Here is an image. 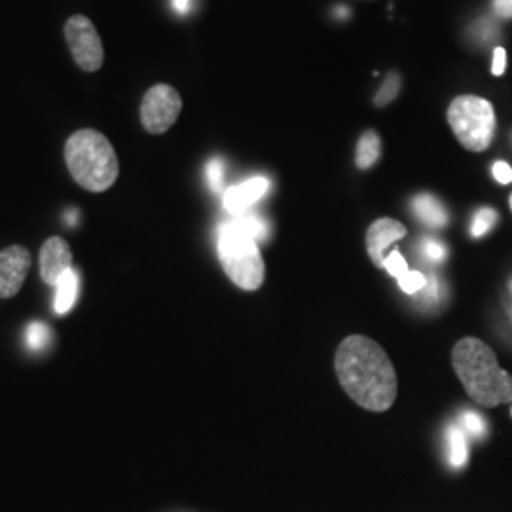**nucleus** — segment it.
Listing matches in <instances>:
<instances>
[{
  "instance_id": "obj_1",
  "label": "nucleus",
  "mask_w": 512,
  "mask_h": 512,
  "mask_svg": "<svg viewBox=\"0 0 512 512\" xmlns=\"http://www.w3.org/2000/svg\"><path fill=\"white\" fill-rule=\"evenodd\" d=\"M338 380L349 397L370 412H385L397 399V372L384 348L363 334H351L334 357Z\"/></svg>"
},
{
  "instance_id": "obj_2",
  "label": "nucleus",
  "mask_w": 512,
  "mask_h": 512,
  "mask_svg": "<svg viewBox=\"0 0 512 512\" xmlns=\"http://www.w3.org/2000/svg\"><path fill=\"white\" fill-rule=\"evenodd\" d=\"M452 365L467 395L484 408L512 403V376L495 357L494 349L475 336L461 338L452 351Z\"/></svg>"
},
{
  "instance_id": "obj_3",
  "label": "nucleus",
  "mask_w": 512,
  "mask_h": 512,
  "mask_svg": "<svg viewBox=\"0 0 512 512\" xmlns=\"http://www.w3.org/2000/svg\"><path fill=\"white\" fill-rule=\"evenodd\" d=\"M65 164L88 192H105L116 183L120 164L109 139L97 129H80L65 143Z\"/></svg>"
},
{
  "instance_id": "obj_4",
  "label": "nucleus",
  "mask_w": 512,
  "mask_h": 512,
  "mask_svg": "<svg viewBox=\"0 0 512 512\" xmlns=\"http://www.w3.org/2000/svg\"><path fill=\"white\" fill-rule=\"evenodd\" d=\"M217 251L224 272L239 289L256 291L264 283L266 266L258 241L234 217L220 226Z\"/></svg>"
},
{
  "instance_id": "obj_5",
  "label": "nucleus",
  "mask_w": 512,
  "mask_h": 512,
  "mask_svg": "<svg viewBox=\"0 0 512 512\" xmlns=\"http://www.w3.org/2000/svg\"><path fill=\"white\" fill-rule=\"evenodd\" d=\"M448 124L456 139L471 152H484L494 143V105L478 95H459L448 107Z\"/></svg>"
},
{
  "instance_id": "obj_6",
  "label": "nucleus",
  "mask_w": 512,
  "mask_h": 512,
  "mask_svg": "<svg viewBox=\"0 0 512 512\" xmlns=\"http://www.w3.org/2000/svg\"><path fill=\"white\" fill-rule=\"evenodd\" d=\"M65 38L69 44V50L73 54L76 65L86 71L95 73L103 67L105 50L101 37L93 25V21L82 14H76L67 19L65 23Z\"/></svg>"
},
{
  "instance_id": "obj_7",
  "label": "nucleus",
  "mask_w": 512,
  "mask_h": 512,
  "mask_svg": "<svg viewBox=\"0 0 512 512\" xmlns=\"http://www.w3.org/2000/svg\"><path fill=\"white\" fill-rule=\"evenodd\" d=\"M183 110V99L173 86H152L141 103V124L152 135H162L173 128Z\"/></svg>"
},
{
  "instance_id": "obj_8",
  "label": "nucleus",
  "mask_w": 512,
  "mask_h": 512,
  "mask_svg": "<svg viewBox=\"0 0 512 512\" xmlns=\"http://www.w3.org/2000/svg\"><path fill=\"white\" fill-rule=\"evenodd\" d=\"M31 270V253L23 245L0 251V298H14Z\"/></svg>"
},
{
  "instance_id": "obj_9",
  "label": "nucleus",
  "mask_w": 512,
  "mask_h": 512,
  "mask_svg": "<svg viewBox=\"0 0 512 512\" xmlns=\"http://www.w3.org/2000/svg\"><path fill=\"white\" fill-rule=\"evenodd\" d=\"M73 268V253L63 238H50L40 249V275L44 283L57 285L67 270Z\"/></svg>"
},
{
  "instance_id": "obj_10",
  "label": "nucleus",
  "mask_w": 512,
  "mask_h": 512,
  "mask_svg": "<svg viewBox=\"0 0 512 512\" xmlns=\"http://www.w3.org/2000/svg\"><path fill=\"white\" fill-rule=\"evenodd\" d=\"M406 226L395 219H378L370 224L366 232V251L374 266L384 268L385 251L389 245L406 236Z\"/></svg>"
},
{
  "instance_id": "obj_11",
  "label": "nucleus",
  "mask_w": 512,
  "mask_h": 512,
  "mask_svg": "<svg viewBox=\"0 0 512 512\" xmlns=\"http://www.w3.org/2000/svg\"><path fill=\"white\" fill-rule=\"evenodd\" d=\"M270 190V181L266 177H251L243 183L224 190V209L234 217L249 211L256 202H260Z\"/></svg>"
},
{
  "instance_id": "obj_12",
  "label": "nucleus",
  "mask_w": 512,
  "mask_h": 512,
  "mask_svg": "<svg viewBox=\"0 0 512 512\" xmlns=\"http://www.w3.org/2000/svg\"><path fill=\"white\" fill-rule=\"evenodd\" d=\"M410 207H412V213L416 215V219L429 228H444L448 224V211H446L444 203L431 194L416 196L410 203Z\"/></svg>"
},
{
  "instance_id": "obj_13",
  "label": "nucleus",
  "mask_w": 512,
  "mask_h": 512,
  "mask_svg": "<svg viewBox=\"0 0 512 512\" xmlns=\"http://www.w3.org/2000/svg\"><path fill=\"white\" fill-rule=\"evenodd\" d=\"M57 293H55L54 310L57 315H65L73 310L78 293H80V275L71 268L67 270L63 277L59 279V283L55 285Z\"/></svg>"
},
{
  "instance_id": "obj_14",
  "label": "nucleus",
  "mask_w": 512,
  "mask_h": 512,
  "mask_svg": "<svg viewBox=\"0 0 512 512\" xmlns=\"http://www.w3.org/2000/svg\"><path fill=\"white\" fill-rule=\"evenodd\" d=\"M382 156V141L376 131H365L357 143L355 164L359 169H370Z\"/></svg>"
},
{
  "instance_id": "obj_15",
  "label": "nucleus",
  "mask_w": 512,
  "mask_h": 512,
  "mask_svg": "<svg viewBox=\"0 0 512 512\" xmlns=\"http://www.w3.org/2000/svg\"><path fill=\"white\" fill-rule=\"evenodd\" d=\"M446 448H448V461L452 467H463L469 459V448L463 429L458 425H450L446 429Z\"/></svg>"
},
{
  "instance_id": "obj_16",
  "label": "nucleus",
  "mask_w": 512,
  "mask_h": 512,
  "mask_svg": "<svg viewBox=\"0 0 512 512\" xmlns=\"http://www.w3.org/2000/svg\"><path fill=\"white\" fill-rule=\"evenodd\" d=\"M234 219L256 239V241H266L270 238V222L264 219L262 215L253 213V211H245L241 215H234Z\"/></svg>"
},
{
  "instance_id": "obj_17",
  "label": "nucleus",
  "mask_w": 512,
  "mask_h": 512,
  "mask_svg": "<svg viewBox=\"0 0 512 512\" xmlns=\"http://www.w3.org/2000/svg\"><path fill=\"white\" fill-rule=\"evenodd\" d=\"M401 86H403L401 73H397V71L387 73L382 86H380V90H378L376 97H374V105L376 107H387L389 103H393L399 97V93H401Z\"/></svg>"
},
{
  "instance_id": "obj_18",
  "label": "nucleus",
  "mask_w": 512,
  "mask_h": 512,
  "mask_svg": "<svg viewBox=\"0 0 512 512\" xmlns=\"http://www.w3.org/2000/svg\"><path fill=\"white\" fill-rule=\"evenodd\" d=\"M497 219H499V215H497V211L492 209V207H482V209H478L475 213V217H473V224H471V236H473V238L486 236L488 232L494 230Z\"/></svg>"
},
{
  "instance_id": "obj_19",
  "label": "nucleus",
  "mask_w": 512,
  "mask_h": 512,
  "mask_svg": "<svg viewBox=\"0 0 512 512\" xmlns=\"http://www.w3.org/2000/svg\"><path fill=\"white\" fill-rule=\"evenodd\" d=\"M50 340H52V330L46 323L33 321L27 327V346L31 351H44L50 346Z\"/></svg>"
},
{
  "instance_id": "obj_20",
  "label": "nucleus",
  "mask_w": 512,
  "mask_h": 512,
  "mask_svg": "<svg viewBox=\"0 0 512 512\" xmlns=\"http://www.w3.org/2000/svg\"><path fill=\"white\" fill-rule=\"evenodd\" d=\"M207 183L211 186L213 192H222L226 186V162L222 158H213L207 164Z\"/></svg>"
},
{
  "instance_id": "obj_21",
  "label": "nucleus",
  "mask_w": 512,
  "mask_h": 512,
  "mask_svg": "<svg viewBox=\"0 0 512 512\" xmlns=\"http://www.w3.org/2000/svg\"><path fill=\"white\" fill-rule=\"evenodd\" d=\"M461 427L469 433V435H473L475 439H484L486 435H488V423L486 420L480 416V414H476V412H465V414H461Z\"/></svg>"
},
{
  "instance_id": "obj_22",
  "label": "nucleus",
  "mask_w": 512,
  "mask_h": 512,
  "mask_svg": "<svg viewBox=\"0 0 512 512\" xmlns=\"http://www.w3.org/2000/svg\"><path fill=\"white\" fill-rule=\"evenodd\" d=\"M399 281V287H401V291H404L406 294H418L423 291V287H425V283H427V277L421 274V272H406V274L401 277V279H397Z\"/></svg>"
},
{
  "instance_id": "obj_23",
  "label": "nucleus",
  "mask_w": 512,
  "mask_h": 512,
  "mask_svg": "<svg viewBox=\"0 0 512 512\" xmlns=\"http://www.w3.org/2000/svg\"><path fill=\"white\" fill-rule=\"evenodd\" d=\"M384 270L395 279H401L408 272V264L399 251H391L389 255H385Z\"/></svg>"
},
{
  "instance_id": "obj_24",
  "label": "nucleus",
  "mask_w": 512,
  "mask_h": 512,
  "mask_svg": "<svg viewBox=\"0 0 512 512\" xmlns=\"http://www.w3.org/2000/svg\"><path fill=\"white\" fill-rule=\"evenodd\" d=\"M423 253H425V256H427L429 260H433V262H442V260L446 258V247H444V243H440V241L427 239V241L423 243Z\"/></svg>"
},
{
  "instance_id": "obj_25",
  "label": "nucleus",
  "mask_w": 512,
  "mask_h": 512,
  "mask_svg": "<svg viewBox=\"0 0 512 512\" xmlns=\"http://www.w3.org/2000/svg\"><path fill=\"white\" fill-rule=\"evenodd\" d=\"M507 71V50L503 46H497L494 50V63H492V74L501 76Z\"/></svg>"
},
{
  "instance_id": "obj_26",
  "label": "nucleus",
  "mask_w": 512,
  "mask_h": 512,
  "mask_svg": "<svg viewBox=\"0 0 512 512\" xmlns=\"http://www.w3.org/2000/svg\"><path fill=\"white\" fill-rule=\"evenodd\" d=\"M492 173H494L495 181H497V183H512V169L511 165L507 164V162H495L494 167H492Z\"/></svg>"
},
{
  "instance_id": "obj_27",
  "label": "nucleus",
  "mask_w": 512,
  "mask_h": 512,
  "mask_svg": "<svg viewBox=\"0 0 512 512\" xmlns=\"http://www.w3.org/2000/svg\"><path fill=\"white\" fill-rule=\"evenodd\" d=\"M492 10L499 19H512V0H492Z\"/></svg>"
},
{
  "instance_id": "obj_28",
  "label": "nucleus",
  "mask_w": 512,
  "mask_h": 512,
  "mask_svg": "<svg viewBox=\"0 0 512 512\" xmlns=\"http://www.w3.org/2000/svg\"><path fill=\"white\" fill-rule=\"evenodd\" d=\"M192 2H194V0H171L175 12H177V14H183V16L192 10Z\"/></svg>"
},
{
  "instance_id": "obj_29",
  "label": "nucleus",
  "mask_w": 512,
  "mask_h": 512,
  "mask_svg": "<svg viewBox=\"0 0 512 512\" xmlns=\"http://www.w3.org/2000/svg\"><path fill=\"white\" fill-rule=\"evenodd\" d=\"M338 12H340V14H338V18H348V14H349L348 8H344V6H340V8H338Z\"/></svg>"
},
{
  "instance_id": "obj_30",
  "label": "nucleus",
  "mask_w": 512,
  "mask_h": 512,
  "mask_svg": "<svg viewBox=\"0 0 512 512\" xmlns=\"http://www.w3.org/2000/svg\"><path fill=\"white\" fill-rule=\"evenodd\" d=\"M67 222H69V226H74V224H76V211H71V213H69V217H67Z\"/></svg>"
},
{
  "instance_id": "obj_31",
  "label": "nucleus",
  "mask_w": 512,
  "mask_h": 512,
  "mask_svg": "<svg viewBox=\"0 0 512 512\" xmlns=\"http://www.w3.org/2000/svg\"><path fill=\"white\" fill-rule=\"evenodd\" d=\"M511 209H512V196H511Z\"/></svg>"
}]
</instances>
